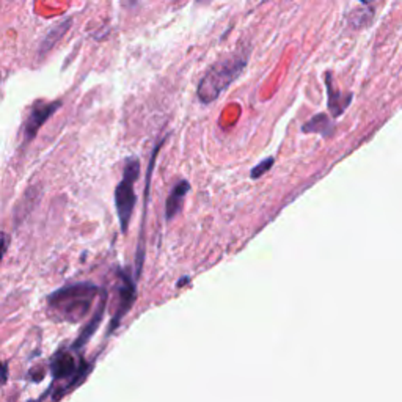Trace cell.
<instances>
[{
    "mask_svg": "<svg viewBox=\"0 0 402 402\" xmlns=\"http://www.w3.org/2000/svg\"><path fill=\"white\" fill-rule=\"evenodd\" d=\"M247 61H249V51L240 49L234 54L215 61L209 66L205 77L198 84V99L203 104H211L236 80L245 70Z\"/></svg>",
    "mask_w": 402,
    "mask_h": 402,
    "instance_id": "6da1fadb",
    "label": "cell"
},
{
    "mask_svg": "<svg viewBox=\"0 0 402 402\" xmlns=\"http://www.w3.org/2000/svg\"><path fill=\"white\" fill-rule=\"evenodd\" d=\"M99 288L91 283H76L55 291L49 295V307L59 319L80 323L86 318L95 302Z\"/></svg>",
    "mask_w": 402,
    "mask_h": 402,
    "instance_id": "7a4b0ae2",
    "label": "cell"
},
{
    "mask_svg": "<svg viewBox=\"0 0 402 402\" xmlns=\"http://www.w3.org/2000/svg\"><path fill=\"white\" fill-rule=\"evenodd\" d=\"M139 175H140L139 159L129 157L126 160L125 171H123V179L115 189V208H116V214H118L120 226L123 233L127 231L135 203H137V196H135V192H134V184L139 179Z\"/></svg>",
    "mask_w": 402,
    "mask_h": 402,
    "instance_id": "3957f363",
    "label": "cell"
},
{
    "mask_svg": "<svg viewBox=\"0 0 402 402\" xmlns=\"http://www.w3.org/2000/svg\"><path fill=\"white\" fill-rule=\"evenodd\" d=\"M118 277H120V304H118V310H116L115 316L112 319V324H110V329L109 333H112L116 327L120 325L121 319L126 316L131 310L134 302H135V294H137V288H135V283L131 277H129L127 272L125 270H120L118 272Z\"/></svg>",
    "mask_w": 402,
    "mask_h": 402,
    "instance_id": "277c9868",
    "label": "cell"
},
{
    "mask_svg": "<svg viewBox=\"0 0 402 402\" xmlns=\"http://www.w3.org/2000/svg\"><path fill=\"white\" fill-rule=\"evenodd\" d=\"M61 107V102H49V104H36L33 107L32 114L29 115V120L26 121V126H24V137L27 141L35 139V135L38 134L41 126L51 118L54 112Z\"/></svg>",
    "mask_w": 402,
    "mask_h": 402,
    "instance_id": "5b68a950",
    "label": "cell"
},
{
    "mask_svg": "<svg viewBox=\"0 0 402 402\" xmlns=\"http://www.w3.org/2000/svg\"><path fill=\"white\" fill-rule=\"evenodd\" d=\"M325 85H327V95H329V112L333 118H337V116L343 115L344 110L350 106L352 93L339 91L335 82H333V76L330 72H327L325 76Z\"/></svg>",
    "mask_w": 402,
    "mask_h": 402,
    "instance_id": "8992f818",
    "label": "cell"
},
{
    "mask_svg": "<svg viewBox=\"0 0 402 402\" xmlns=\"http://www.w3.org/2000/svg\"><path fill=\"white\" fill-rule=\"evenodd\" d=\"M190 184L187 181H179L175 187L171 189L169 198H167L165 203V219L173 220L179 214L183 208V203L185 200V195L189 194Z\"/></svg>",
    "mask_w": 402,
    "mask_h": 402,
    "instance_id": "52a82bcc",
    "label": "cell"
},
{
    "mask_svg": "<svg viewBox=\"0 0 402 402\" xmlns=\"http://www.w3.org/2000/svg\"><path fill=\"white\" fill-rule=\"evenodd\" d=\"M77 363L70 352H60L55 355L51 362V374L54 379H66L72 374H76Z\"/></svg>",
    "mask_w": 402,
    "mask_h": 402,
    "instance_id": "ba28073f",
    "label": "cell"
},
{
    "mask_svg": "<svg viewBox=\"0 0 402 402\" xmlns=\"http://www.w3.org/2000/svg\"><path fill=\"white\" fill-rule=\"evenodd\" d=\"M104 311H106V295L102 297L101 307H99L98 310H96V313L93 314L91 320H88V325H86L85 329H84V332L80 333V337L77 338V341H74L72 349H80V348H82V346H85V343L88 341V339L93 337V333H96L98 327L101 325V320L104 318Z\"/></svg>",
    "mask_w": 402,
    "mask_h": 402,
    "instance_id": "9c48e42d",
    "label": "cell"
},
{
    "mask_svg": "<svg viewBox=\"0 0 402 402\" xmlns=\"http://www.w3.org/2000/svg\"><path fill=\"white\" fill-rule=\"evenodd\" d=\"M302 131L310 134H323L327 137V135L332 134V121L325 115H316L302 127Z\"/></svg>",
    "mask_w": 402,
    "mask_h": 402,
    "instance_id": "30bf717a",
    "label": "cell"
},
{
    "mask_svg": "<svg viewBox=\"0 0 402 402\" xmlns=\"http://www.w3.org/2000/svg\"><path fill=\"white\" fill-rule=\"evenodd\" d=\"M274 162H275L274 157H268V159L261 160V162H259L256 167H253V170L250 173L252 179H258V178L264 176L265 173H268L272 169V167H274Z\"/></svg>",
    "mask_w": 402,
    "mask_h": 402,
    "instance_id": "8fae6325",
    "label": "cell"
},
{
    "mask_svg": "<svg viewBox=\"0 0 402 402\" xmlns=\"http://www.w3.org/2000/svg\"><path fill=\"white\" fill-rule=\"evenodd\" d=\"M8 244H10V236L8 234H5L3 231H0V263H2L5 253H7L8 250Z\"/></svg>",
    "mask_w": 402,
    "mask_h": 402,
    "instance_id": "7c38bea8",
    "label": "cell"
},
{
    "mask_svg": "<svg viewBox=\"0 0 402 402\" xmlns=\"http://www.w3.org/2000/svg\"><path fill=\"white\" fill-rule=\"evenodd\" d=\"M7 364L5 363H0V385H3L5 382H7Z\"/></svg>",
    "mask_w": 402,
    "mask_h": 402,
    "instance_id": "4fadbf2b",
    "label": "cell"
},
{
    "mask_svg": "<svg viewBox=\"0 0 402 402\" xmlns=\"http://www.w3.org/2000/svg\"><path fill=\"white\" fill-rule=\"evenodd\" d=\"M360 2H363V3H373L374 0H360Z\"/></svg>",
    "mask_w": 402,
    "mask_h": 402,
    "instance_id": "5bb4252c",
    "label": "cell"
}]
</instances>
